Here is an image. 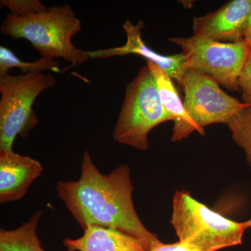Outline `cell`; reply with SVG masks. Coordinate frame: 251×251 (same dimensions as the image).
<instances>
[{"label":"cell","mask_w":251,"mask_h":251,"mask_svg":"<svg viewBox=\"0 0 251 251\" xmlns=\"http://www.w3.org/2000/svg\"><path fill=\"white\" fill-rule=\"evenodd\" d=\"M251 0H232L217 11L193 20V36L223 43L244 41Z\"/></svg>","instance_id":"obj_8"},{"label":"cell","mask_w":251,"mask_h":251,"mask_svg":"<svg viewBox=\"0 0 251 251\" xmlns=\"http://www.w3.org/2000/svg\"><path fill=\"white\" fill-rule=\"evenodd\" d=\"M81 28V21L65 4L26 17L8 14L1 24V32L14 39L29 41L44 58L61 57L76 65L90 59L87 51L77 49L72 44L73 36L80 32Z\"/></svg>","instance_id":"obj_2"},{"label":"cell","mask_w":251,"mask_h":251,"mask_svg":"<svg viewBox=\"0 0 251 251\" xmlns=\"http://www.w3.org/2000/svg\"><path fill=\"white\" fill-rule=\"evenodd\" d=\"M243 103L251 105V53L238 81Z\"/></svg>","instance_id":"obj_17"},{"label":"cell","mask_w":251,"mask_h":251,"mask_svg":"<svg viewBox=\"0 0 251 251\" xmlns=\"http://www.w3.org/2000/svg\"><path fill=\"white\" fill-rule=\"evenodd\" d=\"M173 121L163 107L156 82L148 66L126 87L125 100L113 130L117 143L146 151L148 135L163 122Z\"/></svg>","instance_id":"obj_4"},{"label":"cell","mask_w":251,"mask_h":251,"mask_svg":"<svg viewBox=\"0 0 251 251\" xmlns=\"http://www.w3.org/2000/svg\"><path fill=\"white\" fill-rule=\"evenodd\" d=\"M43 171L40 162L34 158L13 150H0V202H14L24 197Z\"/></svg>","instance_id":"obj_10"},{"label":"cell","mask_w":251,"mask_h":251,"mask_svg":"<svg viewBox=\"0 0 251 251\" xmlns=\"http://www.w3.org/2000/svg\"><path fill=\"white\" fill-rule=\"evenodd\" d=\"M244 224H245L247 229L249 228V227H251V219L245 221V222H244Z\"/></svg>","instance_id":"obj_20"},{"label":"cell","mask_w":251,"mask_h":251,"mask_svg":"<svg viewBox=\"0 0 251 251\" xmlns=\"http://www.w3.org/2000/svg\"><path fill=\"white\" fill-rule=\"evenodd\" d=\"M147 66L156 82L163 107L174 122L172 140L179 142L187 138L193 132L200 133L197 126L185 110L184 103L181 101L171 77L152 62L147 61Z\"/></svg>","instance_id":"obj_12"},{"label":"cell","mask_w":251,"mask_h":251,"mask_svg":"<svg viewBox=\"0 0 251 251\" xmlns=\"http://www.w3.org/2000/svg\"><path fill=\"white\" fill-rule=\"evenodd\" d=\"M180 85L184 92L185 110L202 135L205 134L204 127L217 123L227 125L248 105L221 90L212 77L196 69L188 68Z\"/></svg>","instance_id":"obj_7"},{"label":"cell","mask_w":251,"mask_h":251,"mask_svg":"<svg viewBox=\"0 0 251 251\" xmlns=\"http://www.w3.org/2000/svg\"><path fill=\"white\" fill-rule=\"evenodd\" d=\"M64 247L75 251H148L136 238L118 229L90 226L77 239L67 238Z\"/></svg>","instance_id":"obj_11"},{"label":"cell","mask_w":251,"mask_h":251,"mask_svg":"<svg viewBox=\"0 0 251 251\" xmlns=\"http://www.w3.org/2000/svg\"><path fill=\"white\" fill-rule=\"evenodd\" d=\"M169 40L181 47L188 68L209 75L229 91L239 92L238 81L251 53L245 41L223 43L193 36Z\"/></svg>","instance_id":"obj_6"},{"label":"cell","mask_w":251,"mask_h":251,"mask_svg":"<svg viewBox=\"0 0 251 251\" xmlns=\"http://www.w3.org/2000/svg\"><path fill=\"white\" fill-rule=\"evenodd\" d=\"M43 212L36 211L27 222L12 230H0V251H47L41 246L37 234ZM67 251H75L67 249Z\"/></svg>","instance_id":"obj_13"},{"label":"cell","mask_w":251,"mask_h":251,"mask_svg":"<svg viewBox=\"0 0 251 251\" xmlns=\"http://www.w3.org/2000/svg\"><path fill=\"white\" fill-rule=\"evenodd\" d=\"M55 83L51 74L0 75V150H13L18 135L27 138L29 131L39 124L33 110L34 100Z\"/></svg>","instance_id":"obj_5"},{"label":"cell","mask_w":251,"mask_h":251,"mask_svg":"<svg viewBox=\"0 0 251 251\" xmlns=\"http://www.w3.org/2000/svg\"><path fill=\"white\" fill-rule=\"evenodd\" d=\"M56 189L59 199L83 230L90 226L118 229L140 240L148 251L159 242L156 234L145 227L135 210L127 165L102 174L86 150L81 161L80 179L59 181Z\"/></svg>","instance_id":"obj_1"},{"label":"cell","mask_w":251,"mask_h":251,"mask_svg":"<svg viewBox=\"0 0 251 251\" xmlns=\"http://www.w3.org/2000/svg\"><path fill=\"white\" fill-rule=\"evenodd\" d=\"M122 27L126 34V42L125 45L98 50L87 51L90 58L105 59L127 54H138L146 59L147 61L156 64L171 78L181 84L182 77L188 69L184 54L162 55L150 49L145 44L142 38V31L144 27L143 21H140L138 24L134 25L129 20H126Z\"/></svg>","instance_id":"obj_9"},{"label":"cell","mask_w":251,"mask_h":251,"mask_svg":"<svg viewBox=\"0 0 251 251\" xmlns=\"http://www.w3.org/2000/svg\"><path fill=\"white\" fill-rule=\"evenodd\" d=\"M227 125L232 139L244 150L251 168V105H248L237 112Z\"/></svg>","instance_id":"obj_15"},{"label":"cell","mask_w":251,"mask_h":251,"mask_svg":"<svg viewBox=\"0 0 251 251\" xmlns=\"http://www.w3.org/2000/svg\"><path fill=\"white\" fill-rule=\"evenodd\" d=\"M171 224L179 242L198 251H217L242 244L244 222L227 219L198 202L186 191L173 198Z\"/></svg>","instance_id":"obj_3"},{"label":"cell","mask_w":251,"mask_h":251,"mask_svg":"<svg viewBox=\"0 0 251 251\" xmlns=\"http://www.w3.org/2000/svg\"><path fill=\"white\" fill-rule=\"evenodd\" d=\"M1 6L8 8L11 15L20 17L38 14L48 9L38 0H1Z\"/></svg>","instance_id":"obj_16"},{"label":"cell","mask_w":251,"mask_h":251,"mask_svg":"<svg viewBox=\"0 0 251 251\" xmlns=\"http://www.w3.org/2000/svg\"><path fill=\"white\" fill-rule=\"evenodd\" d=\"M17 67L21 69L24 74H42L47 71L59 73V63L54 59L44 58L41 57L34 62H23L18 58L9 49L1 46L0 47V75L9 74L10 69Z\"/></svg>","instance_id":"obj_14"},{"label":"cell","mask_w":251,"mask_h":251,"mask_svg":"<svg viewBox=\"0 0 251 251\" xmlns=\"http://www.w3.org/2000/svg\"><path fill=\"white\" fill-rule=\"evenodd\" d=\"M150 251H198L185 243L178 242L174 244H164L161 241L153 244Z\"/></svg>","instance_id":"obj_18"},{"label":"cell","mask_w":251,"mask_h":251,"mask_svg":"<svg viewBox=\"0 0 251 251\" xmlns=\"http://www.w3.org/2000/svg\"><path fill=\"white\" fill-rule=\"evenodd\" d=\"M244 41L250 46L251 49V12L248 18L247 25L244 34Z\"/></svg>","instance_id":"obj_19"}]
</instances>
